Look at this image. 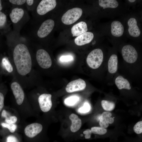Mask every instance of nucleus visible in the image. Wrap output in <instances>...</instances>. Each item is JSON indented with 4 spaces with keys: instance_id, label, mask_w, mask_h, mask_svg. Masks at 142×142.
Listing matches in <instances>:
<instances>
[{
    "instance_id": "35",
    "label": "nucleus",
    "mask_w": 142,
    "mask_h": 142,
    "mask_svg": "<svg viewBox=\"0 0 142 142\" xmlns=\"http://www.w3.org/2000/svg\"><path fill=\"white\" fill-rule=\"evenodd\" d=\"M106 119L109 124H111L114 122V120L113 118L109 117L106 118Z\"/></svg>"
},
{
    "instance_id": "11",
    "label": "nucleus",
    "mask_w": 142,
    "mask_h": 142,
    "mask_svg": "<svg viewBox=\"0 0 142 142\" xmlns=\"http://www.w3.org/2000/svg\"><path fill=\"white\" fill-rule=\"evenodd\" d=\"M42 129L43 126L40 124L34 123L27 126L24 129V132L27 137L32 138L39 133Z\"/></svg>"
},
{
    "instance_id": "22",
    "label": "nucleus",
    "mask_w": 142,
    "mask_h": 142,
    "mask_svg": "<svg viewBox=\"0 0 142 142\" xmlns=\"http://www.w3.org/2000/svg\"><path fill=\"white\" fill-rule=\"evenodd\" d=\"M1 117L4 119V122L8 124H14L17 122V118L14 116H9L7 111L5 109L2 110L0 114Z\"/></svg>"
},
{
    "instance_id": "26",
    "label": "nucleus",
    "mask_w": 142,
    "mask_h": 142,
    "mask_svg": "<svg viewBox=\"0 0 142 142\" xmlns=\"http://www.w3.org/2000/svg\"><path fill=\"white\" fill-rule=\"evenodd\" d=\"M91 130L92 133L103 135L106 133L107 130L105 128H102L99 127H93L91 128Z\"/></svg>"
},
{
    "instance_id": "12",
    "label": "nucleus",
    "mask_w": 142,
    "mask_h": 142,
    "mask_svg": "<svg viewBox=\"0 0 142 142\" xmlns=\"http://www.w3.org/2000/svg\"><path fill=\"white\" fill-rule=\"evenodd\" d=\"M94 36L91 32H86L76 37L74 39L75 44L81 46L90 43L93 39Z\"/></svg>"
},
{
    "instance_id": "13",
    "label": "nucleus",
    "mask_w": 142,
    "mask_h": 142,
    "mask_svg": "<svg viewBox=\"0 0 142 142\" xmlns=\"http://www.w3.org/2000/svg\"><path fill=\"white\" fill-rule=\"evenodd\" d=\"M128 31L129 34L134 37H139L140 34V30L137 25L136 20L134 18H130L128 21Z\"/></svg>"
},
{
    "instance_id": "14",
    "label": "nucleus",
    "mask_w": 142,
    "mask_h": 142,
    "mask_svg": "<svg viewBox=\"0 0 142 142\" xmlns=\"http://www.w3.org/2000/svg\"><path fill=\"white\" fill-rule=\"evenodd\" d=\"M88 29L86 23L81 21L74 25L72 28L71 32L73 37H77L87 32Z\"/></svg>"
},
{
    "instance_id": "9",
    "label": "nucleus",
    "mask_w": 142,
    "mask_h": 142,
    "mask_svg": "<svg viewBox=\"0 0 142 142\" xmlns=\"http://www.w3.org/2000/svg\"><path fill=\"white\" fill-rule=\"evenodd\" d=\"M54 26V22L51 19H48L44 22L37 32L39 37L43 38L47 36L52 31Z\"/></svg>"
},
{
    "instance_id": "18",
    "label": "nucleus",
    "mask_w": 142,
    "mask_h": 142,
    "mask_svg": "<svg viewBox=\"0 0 142 142\" xmlns=\"http://www.w3.org/2000/svg\"><path fill=\"white\" fill-rule=\"evenodd\" d=\"M118 59L117 55L113 54L110 57L108 62V69L109 73H116L118 70Z\"/></svg>"
},
{
    "instance_id": "20",
    "label": "nucleus",
    "mask_w": 142,
    "mask_h": 142,
    "mask_svg": "<svg viewBox=\"0 0 142 142\" xmlns=\"http://www.w3.org/2000/svg\"><path fill=\"white\" fill-rule=\"evenodd\" d=\"M2 65L3 67L9 73L14 76L15 75V70L12 63L11 62L8 58L6 57H3L2 59Z\"/></svg>"
},
{
    "instance_id": "15",
    "label": "nucleus",
    "mask_w": 142,
    "mask_h": 142,
    "mask_svg": "<svg viewBox=\"0 0 142 142\" xmlns=\"http://www.w3.org/2000/svg\"><path fill=\"white\" fill-rule=\"evenodd\" d=\"M124 27L121 23L118 21H113L111 24V33L114 36L119 37L122 36L124 32Z\"/></svg>"
},
{
    "instance_id": "21",
    "label": "nucleus",
    "mask_w": 142,
    "mask_h": 142,
    "mask_svg": "<svg viewBox=\"0 0 142 142\" xmlns=\"http://www.w3.org/2000/svg\"><path fill=\"white\" fill-rule=\"evenodd\" d=\"M99 4L103 9L107 8H115L118 6V3L115 0H99Z\"/></svg>"
},
{
    "instance_id": "8",
    "label": "nucleus",
    "mask_w": 142,
    "mask_h": 142,
    "mask_svg": "<svg viewBox=\"0 0 142 142\" xmlns=\"http://www.w3.org/2000/svg\"><path fill=\"white\" fill-rule=\"evenodd\" d=\"M52 95L50 94L43 93L40 95L38 99L40 108L44 112L49 111L52 106Z\"/></svg>"
},
{
    "instance_id": "16",
    "label": "nucleus",
    "mask_w": 142,
    "mask_h": 142,
    "mask_svg": "<svg viewBox=\"0 0 142 142\" xmlns=\"http://www.w3.org/2000/svg\"><path fill=\"white\" fill-rule=\"evenodd\" d=\"M24 13L23 10L21 8H13L10 14L9 17L12 22L16 23L18 22L23 17Z\"/></svg>"
},
{
    "instance_id": "28",
    "label": "nucleus",
    "mask_w": 142,
    "mask_h": 142,
    "mask_svg": "<svg viewBox=\"0 0 142 142\" xmlns=\"http://www.w3.org/2000/svg\"><path fill=\"white\" fill-rule=\"evenodd\" d=\"M7 19L6 15L0 11V28H3L5 25Z\"/></svg>"
},
{
    "instance_id": "33",
    "label": "nucleus",
    "mask_w": 142,
    "mask_h": 142,
    "mask_svg": "<svg viewBox=\"0 0 142 142\" xmlns=\"http://www.w3.org/2000/svg\"><path fill=\"white\" fill-rule=\"evenodd\" d=\"M9 1L12 4L18 5H22L26 2V0H9Z\"/></svg>"
},
{
    "instance_id": "1",
    "label": "nucleus",
    "mask_w": 142,
    "mask_h": 142,
    "mask_svg": "<svg viewBox=\"0 0 142 142\" xmlns=\"http://www.w3.org/2000/svg\"><path fill=\"white\" fill-rule=\"evenodd\" d=\"M13 58L15 72L14 78L24 86L26 82L27 84L33 78V62L27 47L22 43L17 44L14 49Z\"/></svg>"
},
{
    "instance_id": "23",
    "label": "nucleus",
    "mask_w": 142,
    "mask_h": 142,
    "mask_svg": "<svg viewBox=\"0 0 142 142\" xmlns=\"http://www.w3.org/2000/svg\"><path fill=\"white\" fill-rule=\"evenodd\" d=\"M102 106L105 110L111 111L114 109L115 107V103L112 102L103 100L101 102Z\"/></svg>"
},
{
    "instance_id": "27",
    "label": "nucleus",
    "mask_w": 142,
    "mask_h": 142,
    "mask_svg": "<svg viewBox=\"0 0 142 142\" xmlns=\"http://www.w3.org/2000/svg\"><path fill=\"white\" fill-rule=\"evenodd\" d=\"M133 130L135 133L140 134L142 133V121L138 122L133 127Z\"/></svg>"
},
{
    "instance_id": "40",
    "label": "nucleus",
    "mask_w": 142,
    "mask_h": 142,
    "mask_svg": "<svg viewBox=\"0 0 142 142\" xmlns=\"http://www.w3.org/2000/svg\"><path fill=\"white\" fill-rule=\"evenodd\" d=\"M135 1V0H129L128 1L130 2H133Z\"/></svg>"
},
{
    "instance_id": "3",
    "label": "nucleus",
    "mask_w": 142,
    "mask_h": 142,
    "mask_svg": "<svg viewBox=\"0 0 142 142\" xmlns=\"http://www.w3.org/2000/svg\"><path fill=\"white\" fill-rule=\"evenodd\" d=\"M82 12V9L79 8H74L70 9L63 15L62 21L65 24H72L80 17Z\"/></svg>"
},
{
    "instance_id": "2",
    "label": "nucleus",
    "mask_w": 142,
    "mask_h": 142,
    "mask_svg": "<svg viewBox=\"0 0 142 142\" xmlns=\"http://www.w3.org/2000/svg\"><path fill=\"white\" fill-rule=\"evenodd\" d=\"M103 59L102 50L99 48L94 49L88 55L86 59L87 64L93 69L98 68L101 65Z\"/></svg>"
},
{
    "instance_id": "7",
    "label": "nucleus",
    "mask_w": 142,
    "mask_h": 142,
    "mask_svg": "<svg viewBox=\"0 0 142 142\" xmlns=\"http://www.w3.org/2000/svg\"><path fill=\"white\" fill-rule=\"evenodd\" d=\"M56 4L55 0H42L37 7V12L40 15H44L53 9Z\"/></svg>"
},
{
    "instance_id": "4",
    "label": "nucleus",
    "mask_w": 142,
    "mask_h": 142,
    "mask_svg": "<svg viewBox=\"0 0 142 142\" xmlns=\"http://www.w3.org/2000/svg\"><path fill=\"white\" fill-rule=\"evenodd\" d=\"M36 58L38 65L42 68L47 69L51 67L52 63L51 58L45 50H38L36 53Z\"/></svg>"
},
{
    "instance_id": "29",
    "label": "nucleus",
    "mask_w": 142,
    "mask_h": 142,
    "mask_svg": "<svg viewBox=\"0 0 142 142\" xmlns=\"http://www.w3.org/2000/svg\"><path fill=\"white\" fill-rule=\"evenodd\" d=\"M99 124L100 127L104 128H107L109 125L106 118L101 116L100 118Z\"/></svg>"
},
{
    "instance_id": "6",
    "label": "nucleus",
    "mask_w": 142,
    "mask_h": 142,
    "mask_svg": "<svg viewBox=\"0 0 142 142\" xmlns=\"http://www.w3.org/2000/svg\"><path fill=\"white\" fill-rule=\"evenodd\" d=\"M121 54L124 59L128 63H133L137 59V52L131 45H127L124 46L121 50Z\"/></svg>"
},
{
    "instance_id": "17",
    "label": "nucleus",
    "mask_w": 142,
    "mask_h": 142,
    "mask_svg": "<svg viewBox=\"0 0 142 142\" xmlns=\"http://www.w3.org/2000/svg\"><path fill=\"white\" fill-rule=\"evenodd\" d=\"M69 118L72 121L70 126L71 131L73 132L77 131L80 128L82 125V121L76 114L72 113L69 116Z\"/></svg>"
},
{
    "instance_id": "5",
    "label": "nucleus",
    "mask_w": 142,
    "mask_h": 142,
    "mask_svg": "<svg viewBox=\"0 0 142 142\" xmlns=\"http://www.w3.org/2000/svg\"><path fill=\"white\" fill-rule=\"evenodd\" d=\"M11 88L17 104L21 105L25 98V94L22 86L14 78L11 84Z\"/></svg>"
},
{
    "instance_id": "31",
    "label": "nucleus",
    "mask_w": 142,
    "mask_h": 142,
    "mask_svg": "<svg viewBox=\"0 0 142 142\" xmlns=\"http://www.w3.org/2000/svg\"><path fill=\"white\" fill-rule=\"evenodd\" d=\"M73 59V57L70 55H63L61 56L60 58V60L63 62L70 61Z\"/></svg>"
},
{
    "instance_id": "32",
    "label": "nucleus",
    "mask_w": 142,
    "mask_h": 142,
    "mask_svg": "<svg viewBox=\"0 0 142 142\" xmlns=\"http://www.w3.org/2000/svg\"><path fill=\"white\" fill-rule=\"evenodd\" d=\"M6 142H19L17 138L13 135H9L7 137Z\"/></svg>"
},
{
    "instance_id": "37",
    "label": "nucleus",
    "mask_w": 142,
    "mask_h": 142,
    "mask_svg": "<svg viewBox=\"0 0 142 142\" xmlns=\"http://www.w3.org/2000/svg\"><path fill=\"white\" fill-rule=\"evenodd\" d=\"M26 2L28 5L31 6L33 4L34 1L33 0H26Z\"/></svg>"
},
{
    "instance_id": "39",
    "label": "nucleus",
    "mask_w": 142,
    "mask_h": 142,
    "mask_svg": "<svg viewBox=\"0 0 142 142\" xmlns=\"http://www.w3.org/2000/svg\"><path fill=\"white\" fill-rule=\"evenodd\" d=\"M2 9V7L1 4V1L0 0V11H1Z\"/></svg>"
},
{
    "instance_id": "25",
    "label": "nucleus",
    "mask_w": 142,
    "mask_h": 142,
    "mask_svg": "<svg viewBox=\"0 0 142 142\" xmlns=\"http://www.w3.org/2000/svg\"><path fill=\"white\" fill-rule=\"evenodd\" d=\"M0 125L3 128L7 129L12 133L14 132L17 128V125L14 124H8L3 121L0 123Z\"/></svg>"
},
{
    "instance_id": "36",
    "label": "nucleus",
    "mask_w": 142,
    "mask_h": 142,
    "mask_svg": "<svg viewBox=\"0 0 142 142\" xmlns=\"http://www.w3.org/2000/svg\"><path fill=\"white\" fill-rule=\"evenodd\" d=\"M92 133L91 130L89 129H87L83 132V133L85 135L91 134Z\"/></svg>"
},
{
    "instance_id": "10",
    "label": "nucleus",
    "mask_w": 142,
    "mask_h": 142,
    "mask_svg": "<svg viewBox=\"0 0 142 142\" xmlns=\"http://www.w3.org/2000/svg\"><path fill=\"white\" fill-rule=\"evenodd\" d=\"M86 86L85 82L82 79L79 78L69 82L66 87L65 90L68 93H72L83 90Z\"/></svg>"
},
{
    "instance_id": "34",
    "label": "nucleus",
    "mask_w": 142,
    "mask_h": 142,
    "mask_svg": "<svg viewBox=\"0 0 142 142\" xmlns=\"http://www.w3.org/2000/svg\"><path fill=\"white\" fill-rule=\"evenodd\" d=\"M112 115L111 113L108 112H104L102 113L101 115V116L107 118L108 117H110Z\"/></svg>"
},
{
    "instance_id": "24",
    "label": "nucleus",
    "mask_w": 142,
    "mask_h": 142,
    "mask_svg": "<svg viewBox=\"0 0 142 142\" xmlns=\"http://www.w3.org/2000/svg\"><path fill=\"white\" fill-rule=\"evenodd\" d=\"M79 100V97L75 95L66 98L64 103L68 106H72L77 103Z\"/></svg>"
},
{
    "instance_id": "30",
    "label": "nucleus",
    "mask_w": 142,
    "mask_h": 142,
    "mask_svg": "<svg viewBox=\"0 0 142 142\" xmlns=\"http://www.w3.org/2000/svg\"><path fill=\"white\" fill-rule=\"evenodd\" d=\"M90 107L89 105L87 103H85L84 105L79 109V111L82 113H86L90 110Z\"/></svg>"
},
{
    "instance_id": "19",
    "label": "nucleus",
    "mask_w": 142,
    "mask_h": 142,
    "mask_svg": "<svg viewBox=\"0 0 142 142\" xmlns=\"http://www.w3.org/2000/svg\"><path fill=\"white\" fill-rule=\"evenodd\" d=\"M115 83L119 89H125L130 90L131 89V87L129 82L121 75H119L115 79Z\"/></svg>"
},
{
    "instance_id": "38",
    "label": "nucleus",
    "mask_w": 142,
    "mask_h": 142,
    "mask_svg": "<svg viewBox=\"0 0 142 142\" xmlns=\"http://www.w3.org/2000/svg\"><path fill=\"white\" fill-rule=\"evenodd\" d=\"M91 134L85 135V139H88L90 138Z\"/></svg>"
}]
</instances>
